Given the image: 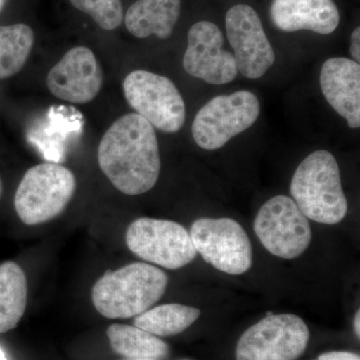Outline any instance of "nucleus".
<instances>
[{
    "label": "nucleus",
    "instance_id": "nucleus-10",
    "mask_svg": "<svg viewBox=\"0 0 360 360\" xmlns=\"http://www.w3.org/2000/svg\"><path fill=\"white\" fill-rule=\"evenodd\" d=\"M253 229L262 245L284 259L300 257L311 243L309 219L285 195L274 196L260 207Z\"/></svg>",
    "mask_w": 360,
    "mask_h": 360
},
{
    "label": "nucleus",
    "instance_id": "nucleus-8",
    "mask_svg": "<svg viewBox=\"0 0 360 360\" xmlns=\"http://www.w3.org/2000/svg\"><path fill=\"white\" fill-rule=\"evenodd\" d=\"M127 248L146 262L179 269L196 257L189 232L177 222L141 217L129 225L125 236Z\"/></svg>",
    "mask_w": 360,
    "mask_h": 360
},
{
    "label": "nucleus",
    "instance_id": "nucleus-22",
    "mask_svg": "<svg viewBox=\"0 0 360 360\" xmlns=\"http://www.w3.org/2000/svg\"><path fill=\"white\" fill-rule=\"evenodd\" d=\"M315 360H360V356L349 352H329L319 355Z\"/></svg>",
    "mask_w": 360,
    "mask_h": 360
},
{
    "label": "nucleus",
    "instance_id": "nucleus-2",
    "mask_svg": "<svg viewBox=\"0 0 360 360\" xmlns=\"http://www.w3.org/2000/svg\"><path fill=\"white\" fill-rule=\"evenodd\" d=\"M168 277L155 265L134 262L108 270L97 279L91 300L99 314L110 319H130L155 304L167 290Z\"/></svg>",
    "mask_w": 360,
    "mask_h": 360
},
{
    "label": "nucleus",
    "instance_id": "nucleus-15",
    "mask_svg": "<svg viewBox=\"0 0 360 360\" xmlns=\"http://www.w3.org/2000/svg\"><path fill=\"white\" fill-rule=\"evenodd\" d=\"M270 18L281 32L310 30L323 35L335 32L340 21L333 0H272Z\"/></svg>",
    "mask_w": 360,
    "mask_h": 360
},
{
    "label": "nucleus",
    "instance_id": "nucleus-1",
    "mask_svg": "<svg viewBox=\"0 0 360 360\" xmlns=\"http://www.w3.org/2000/svg\"><path fill=\"white\" fill-rule=\"evenodd\" d=\"M97 160L120 193L130 196L148 193L155 186L161 168L155 127L137 113L122 116L101 139Z\"/></svg>",
    "mask_w": 360,
    "mask_h": 360
},
{
    "label": "nucleus",
    "instance_id": "nucleus-24",
    "mask_svg": "<svg viewBox=\"0 0 360 360\" xmlns=\"http://www.w3.org/2000/svg\"><path fill=\"white\" fill-rule=\"evenodd\" d=\"M360 311L357 310L356 314H355L354 319V331L355 335H357V338H360Z\"/></svg>",
    "mask_w": 360,
    "mask_h": 360
},
{
    "label": "nucleus",
    "instance_id": "nucleus-17",
    "mask_svg": "<svg viewBox=\"0 0 360 360\" xmlns=\"http://www.w3.org/2000/svg\"><path fill=\"white\" fill-rule=\"evenodd\" d=\"M27 279L14 262L0 264V335L20 323L27 305Z\"/></svg>",
    "mask_w": 360,
    "mask_h": 360
},
{
    "label": "nucleus",
    "instance_id": "nucleus-4",
    "mask_svg": "<svg viewBox=\"0 0 360 360\" xmlns=\"http://www.w3.org/2000/svg\"><path fill=\"white\" fill-rule=\"evenodd\" d=\"M77 179L70 169L45 162L25 172L14 196V207L26 225H39L56 219L75 195Z\"/></svg>",
    "mask_w": 360,
    "mask_h": 360
},
{
    "label": "nucleus",
    "instance_id": "nucleus-7",
    "mask_svg": "<svg viewBox=\"0 0 360 360\" xmlns=\"http://www.w3.org/2000/svg\"><path fill=\"white\" fill-rule=\"evenodd\" d=\"M309 336L297 315L269 312L239 338L236 360H296L307 349Z\"/></svg>",
    "mask_w": 360,
    "mask_h": 360
},
{
    "label": "nucleus",
    "instance_id": "nucleus-6",
    "mask_svg": "<svg viewBox=\"0 0 360 360\" xmlns=\"http://www.w3.org/2000/svg\"><path fill=\"white\" fill-rule=\"evenodd\" d=\"M127 103L155 129L174 134L186 122V103L169 78L146 70H134L123 82Z\"/></svg>",
    "mask_w": 360,
    "mask_h": 360
},
{
    "label": "nucleus",
    "instance_id": "nucleus-27",
    "mask_svg": "<svg viewBox=\"0 0 360 360\" xmlns=\"http://www.w3.org/2000/svg\"><path fill=\"white\" fill-rule=\"evenodd\" d=\"M127 360H158L153 359H129Z\"/></svg>",
    "mask_w": 360,
    "mask_h": 360
},
{
    "label": "nucleus",
    "instance_id": "nucleus-12",
    "mask_svg": "<svg viewBox=\"0 0 360 360\" xmlns=\"http://www.w3.org/2000/svg\"><path fill=\"white\" fill-rule=\"evenodd\" d=\"M224 33L210 21L194 23L187 34L184 70L210 84L221 85L236 79L238 70L233 54L224 49Z\"/></svg>",
    "mask_w": 360,
    "mask_h": 360
},
{
    "label": "nucleus",
    "instance_id": "nucleus-20",
    "mask_svg": "<svg viewBox=\"0 0 360 360\" xmlns=\"http://www.w3.org/2000/svg\"><path fill=\"white\" fill-rule=\"evenodd\" d=\"M34 44V32L25 23L0 25V79L22 70Z\"/></svg>",
    "mask_w": 360,
    "mask_h": 360
},
{
    "label": "nucleus",
    "instance_id": "nucleus-25",
    "mask_svg": "<svg viewBox=\"0 0 360 360\" xmlns=\"http://www.w3.org/2000/svg\"><path fill=\"white\" fill-rule=\"evenodd\" d=\"M0 360H7L6 355L4 354V352L1 348H0Z\"/></svg>",
    "mask_w": 360,
    "mask_h": 360
},
{
    "label": "nucleus",
    "instance_id": "nucleus-14",
    "mask_svg": "<svg viewBox=\"0 0 360 360\" xmlns=\"http://www.w3.org/2000/svg\"><path fill=\"white\" fill-rule=\"evenodd\" d=\"M321 89L329 105L347 120L350 129L360 127V65L352 59L329 58L322 65Z\"/></svg>",
    "mask_w": 360,
    "mask_h": 360
},
{
    "label": "nucleus",
    "instance_id": "nucleus-26",
    "mask_svg": "<svg viewBox=\"0 0 360 360\" xmlns=\"http://www.w3.org/2000/svg\"><path fill=\"white\" fill-rule=\"evenodd\" d=\"M7 0H0V13H1L2 9H4V6H6Z\"/></svg>",
    "mask_w": 360,
    "mask_h": 360
},
{
    "label": "nucleus",
    "instance_id": "nucleus-19",
    "mask_svg": "<svg viewBox=\"0 0 360 360\" xmlns=\"http://www.w3.org/2000/svg\"><path fill=\"white\" fill-rule=\"evenodd\" d=\"M201 311L179 303H168L149 309L134 319V326L151 335L167 338L179 335L200 319Z\"/></svg>",
    "mask_w": 360,
    "mask_h": 360
},
{
    "label": "nucleus",
    "instance_id": "nucleus-16",
    "mask_svg": "<svg viewBox=\"0 0 360 360\" xmlns=\"http://www.w3.org/2000/svg\"><path fill=\"white\" fill-rule=\"evenodd\" d=\"M181 11V0H136L125 13L127 30L137 39L172 37Z\"/></svg>",
    "mask_w": 360,
    "mask_h": 360
},
{
    "label": "nucleus",
    "instance_id": "nucleus-11",
    "mask_svg": "<svg viewBox=\"0 0 360 360\" xmlns=\"http://www.w3.org/2000/svg\"><path fill=\"white\" fill-rule=\"evenodd\" d=\"M225 28L239 72L250 79L264 77L276 53L257 11L248 4L232 6L225 16Z\"/></svg>",
    "mask_w": 360,
    "mask_h": 360
},
{
    "label": "nucleus",
    "instance_id": "nucleus-21",
    "mask_svg": "<svg viewBox=\"0 0 360 360\" xmlns=\"http://www.w3.org/2000/svg\"><path fill=\"white\" fill-rule=\"evenodd\" d=\"M75 8L94 20L103 30H115L122 25L124 14L122 0H70Z\"/></svg>",
    "mask_w": 360,
    "mask_h": 360
},
{
    "label": "nucleus",
    "instance_id": "nucleus-28",
    "mask_svg": "<svg viewBox=\"0 0 360 360\" xmlns=\"http://www.w3.org/2000/svg\"><path fill=\"white\" fill-rule=\"evenodd\" d=\"M1 193H2V182H1V179H0V196H1Z\"/></svg>",
    "mask_w": 360,
    "mask_h": 360
},
{
    "label": "nucleus",
    "instance_id": "nucleus-5",
    "mask_svg": "<svg viewBox=\"0 0 360 360\" xmlns=\"http://www.w3.org/2000/svg\"><path fill=\"white\" fill-rule=\"evenodd\" d=\"M259 113V101L248 90L213 97L194 117V141L205 150L224 148L232 137L252 127Z\"/></svg>",
    "mask_w": 360,
    "mask_h": 360
},
{
    "label": "nucleus",
    "instance_id": "nucleus-9",
    "mask_svg": "<svg viewBox=\"0 0 360 360\" xmlns=\"http://www.w3.org/2000/svg\"><path fill=\"white\" fill-rule=\"evenodd\" d=\"M189 236L196 252L219 271L239 276L252 265L250 239L236 220L200 219L191 225Z\"/></svg>",
    "mask_w": 360,
    "mask_h": 360
},
{
    "label": "nucleus",
    "instance_id": "nucleus-13",
    "mask_svg": "<svg viewBox=\"0 0 360 360\" xmlns=\"http://www.w3.org/2000/svg\"><path fill=\"white\" fill-rule=\"evenodd\" d=\"M47 87L54 96L70 103L94 101L103 84V72L94 52L85 46L73 47L47 75Z\"/></svg>",
    "mask_w": 360,
    "mask_h": 360
},
{
    "label": "nucleus",
    "instance_id": "nucleus-29",
    "mask_svg": "<svg viewBox=\"0 0 360 360\" xmlns=\"http://www.w3.org/2000/svg\"><path fill=\"white\" fill-rule=\"evenodd\" d=\"M184 360H189V359H184Z\"/></svg>",
    "mask_w": 360,
    "mask_h": 360
},
{
    "label": "nucleus",
    "instance_id": "nucleus-3",
    "mask_svg": "<svg viewBox=\"0 0 360 360\" xmlns=\"http://www.w3.org/2000/svg\"><path fill=\"white\" fill-rule=\"evenodd\" d=\"M290 193L303 214L315 222L338 224L347 217L340 167L328 150L314 151L302 160L291 179Z\"/></svg>",
    "mask_w": 360,
    "mask_h": 360
},
{
    "label": "nucleus",
    "instance_id": "nucleus-18",
    "mask_svg": "<svg viewBox=\"0 0 360 360\" xmlns=\"http://www.w3.org/2000/svg\"><path fill=\"white\" fill-rule=\"evenodd\" d=\"M110 347L127 359H165L169 347L158 336L127 324H111L106 331Z\"/></svg>",
    "mask_w": 360,
    "mask_h": 360
},
{
    "label": "nucleus",
    "instance_id": "nucleus-23",
    "mask_svg": "<svg viewBox=\"0 0 360 360\" xmlns=\"http://www.w3.org/2000/svg\"><path fill=\"white\" fill-rule=\"evenodd\" d=\"M350 53H352V60L359 63L360 61V28H355L350 37Z\"/></svg>",
    "mask_w": 360,
    "mask_h": 360
}]
</instances>
